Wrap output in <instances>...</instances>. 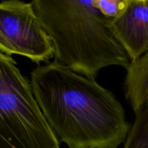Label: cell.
<instances>
[{
  "mask_svg": "<svg viewBox=\"0 0 148 148\" xmlns=\"http://www.w3.org/2000/svg\"><path fill=\"white\" fill-rule=\"evenodd\" d=\"M33 10L51 40L53 62L94 78L104 67H129L130 59L93 0H33Z\"/></svg>",
  "mask_w": 148,
  "mask_h": 148,
  "instance_id": "2",
  "label": "cell"
},
{
  "mask_svg": "<svg viewBox=\"0 0 148 148\" xmlns=\"http://www.w3.org/2000/svg\"><path fill=\"white\" fill-rule=\"evenodd\" d=\"M125 0H93V4L108 19L118 15L124 5Z\"/></svg>",
  "mask_w": 148,
  "mask_h": 148,
  "instance_id": "8",
  "label": "cell"
},
{
  "mask_svg": "<svg viewBox=\"0 0 148 148\" xmlns=\"http://www.w3.org/2000/svg\"><path fill=\"white\" fill-rule=\"evenodd\" d=\"M0 51L9 56H25L38 65L54 57L51 40L31 2L0 1Z\"/></svg>",
  "mask_w": 148,
  "mask_h": 148,
  "instance_id": "4",
  "label": "cell"
},
{
  "mask_svg": "<svg viewBox=\"0 0 148 148\" xmlns=\"http://www.w3.org/2000/svg\"><path fill=\"white\" fill-rule=\"evenodd\" d=\"M125 96L135 114L148 104V51L127 69Z\"/></svg>",
  "mask_w": 148,
  "mask_h": 148,
  "instance_id": "6",
  "label": "cell"
},
{
  "mask_svg": "<svg viewBox=\"0 0 148 148\" xmlns=\"http://www.w3.org/2000/svg\"><path fill=\"white\" fill-rule=\"evenodd\" d=\"M12 56L0 51V148H61Z\"/></svg>",
  "mask_w": 148,
  "mask_h": 148,
  "instance_id": "3",
  "label": "cell"
},
{
  "mask_svg": "<svg viewBox=\"0 0 148 148\" xmlns=\"http://www.w3.org/2000/svg\"><path fill=\"white\" fill-rule=\"evenodd\" d=\"M123 148H148V104L136 114Z\"/></svg>",
  "mask_w": 148,
  "mask_h": 148,
  "instance_id": "7",
  "label": "cell"
},
{
  "mask_svg": "<svg viewBox=\"0 0 148 148\" xmlns=\"http://www.w3.org/2000/svg\"><path fill=\"white\" fill-rule=\"evenodd\" d=\"M108 25L131 62L148 51V0H125L118 15L108 19Z\"/></svg>",
  "mask_w": 148,
  "mask_h": 148,
  "instance_id": "5",
  "label": "cell"
},
{
  "mask_svg": "<svg viewBox=\"0 0 148 148\" xmlns=\"http://www.w3.org/2000/svg\"><path fill=\"white\" fill-rule=\"evenodd\" d=\"M36 101L59 143L67 148H117L131 126L113 92L94 78L54 62L30 73Z\"/></svg>",
  "mask_w": 148,
  "mask_h": 148,
  "instance_id": "1",
  "label": "cell"
}]
</instances>
